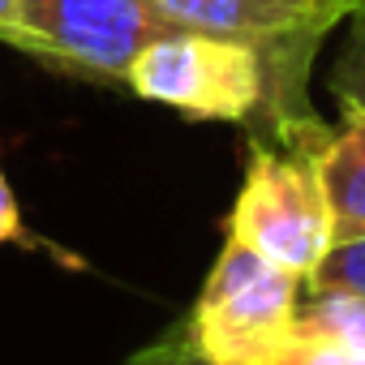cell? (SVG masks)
I'll return each mask as SVG.
<instances>
[{"instance_id": "1", "label": "cell", "mask_w": 365, "mask_h": 365, "mask_svg": "<svg viewBox=\"0 0 365 365\" xmlns=\"http://www.w3.org/2000/svg\"><path fill=\"white\" fill-rule=\"evenodd\" d=\"M301 284L288 267L228 237L180 335L198 365H271L292 339Z\"/></svg>"}, {"instance_id": "2", "label": "cell", "mask_w": 365, "mask_h": 365, "mask_svg": "<svg viewBox=\"0 0 365 365\" xmlns=\"http://www.w3.org/2000/svg\"><path fill=\"white\" fill-rule=\"evenodd\" d=\"M331 129V125H327ZM322 142V138H318ZM318 146H275L250 138L245 176L224 220V232L254 245L292 275H309L335 245L331 207L314 163Z\"/></svg>"}, {"instance_id": "3", "label": "cell", "mask_w": 365, "mask_h": 365, "mask_svg": "<svg viewBox=\"0 0 365 365\" xmlns=\"http://www.w3.org/2000/svg\"><path fill=\"white\" fill-rule=\"evenodd\" d=\"M172 31L150 0H22L9 48L56 73L125 86L138 52Z\"/></svg>"}, {"instance_id": "4", "label": "cell", "mask_w": 365, "mask_h": 365, "mask_svg": "<svg viewBox=\"0 0 365 365\" xmlns=\"http://www.w3.org/2000/svg\"><path fill=\"white\" fill-rule=\"evenodd\" d=\"M168 26L228 35L262 48L288 86L309 91V69L322 39L361 14L356 0H150Z\"/></svg>"}, {"instance_id": "5", "label": "cell", "mask_w": 365, "mask_h": 365, "mask_svg": "<svg viewBox=\"0 0 365 365\" xmlns=\"http://www.w3.org/2000/svg\"><path fill=\"white\" fill-rule=\"evenodd\" d=\"M314 163L331 207L335 241L365 237V112L361 108H339V125L322 133Z\"/></svg>"}, {"instance_id": "6", "label": "cell", "mask_w": 365, "mask_h": 365, "mask_svg": "<svg viewBox=\"0 0 365 365\" xmlns=\"http://www.w3.org/2000/svg\"><path fill=\"white\" fill-rule=\"evenodd\" d=\"M292 335L309 339V344L365 352V297H356V292H309V301L297 305Z\"/></svg>"}, {"instance_id": "7", "label": "cell", "mask_w": 365, "mask_h": 365, "mask_svg": "<svg viewBox=\"0 0 365 365\" xmlns=\"http://www.w3.org/2000/svg\"><path fill=\"white\" fill-rule=\"evenodd\" d=\"M309 292H356L365 297V237L335 241L327 258L305 275Z\"/></svg>"}, {"instance_id": "8", "label": "cell", "mask_w": 365, "mask_h": 365, "mask_svg": "<svg viewBox=\"0 0 365 365\" xmlns=\"http://www.w3.org/2000/svg\"><path fill=\"white\" fill-rule=\"evenodd\" d=\"M327 86H331V95H335L339 108H361L365 112V9L348 18L344 52L335 56Z\"/></svg>"}, {"instance_id": "9", "label": "cell", "mask_w": 365, "mask_h": 365, "mask_svg": "<svg viewBox=\"0 0 365 365\" xmlns=\"http://www.w3.org/2000/svg\"><path fill=\"white\" fill-rule=\"evenodd\" d=\"M271 365H365V352L331 348V344H309V339H288Z\"/></svg>"}, {"instance_id": "10", "label": "cell", "mask_w": 365, "mask_h": 365, "mask_svg": "<svg viewBox=\"0 0 365 365\" xmlns=\"http://www.w3.org/2000/svg\"><path fill=\"white\" fill-rule=\"evenodd\" d=\"M0 245H22V250H35L39 245L31 237V228L22 224V207H18V194L9 185L5 168H0Z\"/></svg>"}, {"instance_id": "11", "label": "cell", "mask_w": 365, "mask_h": 365, "mask_svg": "<svg viewBox=\"0 0 365 365\" xmlns=\"http://www.w3.org/2000/svg\"><path fill=\"white\" fill-rule=\"evenodd\" d=\"M133 365H198V356L190 352L185 335H180V327H176L172 335H163L159 344H150L146 352H138Z\"/></svg>"}, {"instance_id": "12", "label": "cell", "mask_w": 365, "mask_h": 365, "mask_svg": "<svg viewBox=\"0 0 365 365\" xmlns=\"http://www.w3.org/2000/svg\"><path fill=\"white\" fill-rule=\"evenodd\" d=\"M18 5H22V0H0V43L9 39V31L18 22Z\"/></svg>"}, {"instance_id": "13", "label": "cell", "mask_w": 365, "mask_h": 365, "mask_svg": "<svg viewBox=\"0 0 365 365\" xmlns=\"http://www.w3.org/2000/svg\"><path fill=\"white\" fill-rule=\"evenodd\" d=\"M356 5H361V9H365V0H356Z\"/></svg>"}]
</instances>
